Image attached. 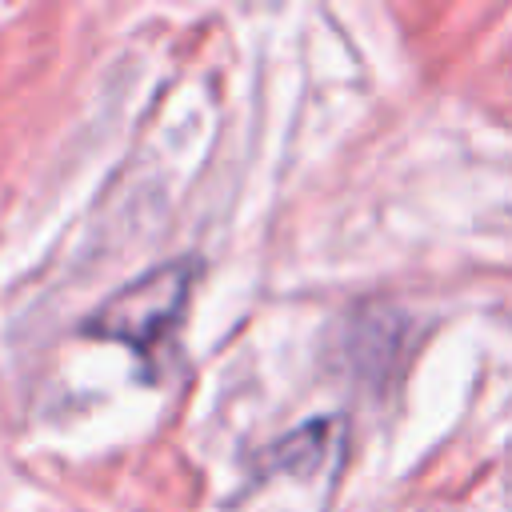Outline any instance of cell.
Masks as SVG:
<instances>
[{"label":"cell","instance_id":"1","mask_svg":"<svg viewBox=\"0 0 512 512\" xmlns=\"http://www.w3.org/2000/svg\"><path fill=\"white\" fill-rule=\"evenodd\" d=\"M188 288H192L188 260L160 264V268L128 280L116 296H108L92 312L88 332H96L104 340H120V344L136 348L140 356H152L156 344L164 340V332L180 320V312L188 304Z\"/></svg>","mask_w":512,"mask_h":512}]
</instances>
